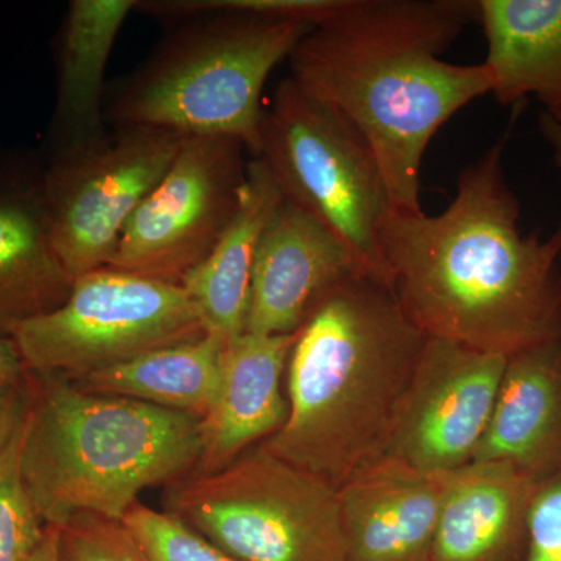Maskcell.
<instances>
[{"label": "cell", "instance_id": "obj_31", "mask_svg": "<svg viewBox=\"0 0 561 561\" xmlns=\"http://www.w3.org/2000/svg\"><path fill=\"white\" fill-rule=\"evenodd\" d=\"M560 262H561V254H560Z\"/></svg>", "mask_w": 561, "mask_h": 561}, {"label": "cell", "instance_id": "obj_14", "mask_svg": "<svg viewBox=\"0 0 561 561\" xmlns=\"http://www.w3.org/2000/svg\"><path fill=\"white\" fill-rule=\"evenodd\" d=\"M295 334L243 332L225 345L219 386L201 420V474L219 471L276 434L287 416L283 390Z\"/></svg>", "mask_w": 561, "mask_h": 561}, {"label": "cell", "instance_id": "obj_26", "mask_svg": "<svg viewBox=\"0 0 561 561\" xmlns=\"http://www.w3.org/2000/svg\"><path fill=\"white\" fill-rule=\"evenodd\" d=\"M31 397L21 386L0 389V454L14 442L24 426Z\"/></svg>", "mask_w": 561, "mask_h": 561}, {"label": "cell", "instance_id": "obj_21", "mask_svg": "<svg viewBox=\"0 0 561 561\" xmlns=\"http://www.w3.org/2000/svg\"><path fill=\"white\" fill-rule=\"evenodd\" d=\"M227 342L214 334L140 354L72 381L81 390L149 402L203 419L219 386Z\"/></svg>", "mask_w": 561, "mask_h": 561}, {"label": "cell", "instance_id": "obj_9", "mask_svg": "<svg viewBox=\"0 0 561 561\" xmlns=\"http://www.w3.org/2000/svg\"><path fill=\"white\" fill-rule=\"evenodd\" d=\"M186 136L116 127L55 150L43 169L51 243L76 279L106 267L128 221L160 183Z\"/></svg>", "mask_w": 561, "mask_h": 561}, {"label": "cell", "instance_id": "obj_24", "mask_svg": "<svg viewBox=\"0 0 561 561\" xmlns=\"http://www.w3.org/2000/svg\"><path fill=\"white\" fill-rule=\"evenodd\" d=\"M60 561H147L122 522L80 515L58 527Z\"/></svg>", "mask_w": 561, "mask_h": 561}, {"label": "cell", "instance_id": "obj_17", "mask_svg": "<svg viewBox=\"0 0 561 561\" xmlns=\"http://www.w3.org/2000/svg\"><path fill=\"white\" fill-rule=\"evenodd\" d=\"M472 461H501L535 481L561 467V341L507 359Z\"/></svg>", "mask_w": 561, "mask_h": 561}, {"label": "cell", "instance_id": "obj_3", "mask_svg": "<svg viewBox=\"0 0 561 561\" xmlns=\"http://www.w3.org/2000/svg\"><path fill=\"white\" fill-rule=\"evenodd\" d=\"M426 341L389 287L367 276L343 280L295 335L286 421L262 448L342 489L386 456Z\"/></svg>", "mask_w": 561, "mask_h": 561}, {"label": "cell", "instance_id": "obj_29", "mask_svg": "<svg viewBox=\"0 0 561 561\" xmlns=\"http://www.w3.org/2000/svg\"><path fill=\"white\" fill-rule=\"evenodd\" d=\"M31 561H60L57 527H47L46 535H44L39 548L33 553Z\"/></svg>", "mask_w": 561, "mask_h": 561}, {"label": "cell", "instance_id": "obj_15", "mask_svg": "<svg viewBox=\"0 0 561 561\" xmlns=\"http://www.w3.org/2000/svg\"><path fill=\"white\" fill-rule=\"evenodd\" d=\"M72 283L51 243L43 169L0 165V337L61 306Z\"/></svg>", "mask_w": 561, "mask_h": 561}, {"label": "cell", "instance_id": "obj_18", "mask_svg": "<svg viewBox=\"0 0 561 561\" xmlns=\"http://www.w3.org/2000/svg\"><path fill=\"white\" fill-rule=\"evenodd\" d=\"M267 162L253 157L247 164L238 213L209 256L181 286L208 334L230 342L245 332L251 278L262 238L283 203Z\"/></svg>", "mask_w": 561, "mask_h": 561}, {"label": "cell", "instance_id": "obj_23", "mask_svg": "<svg viewBox=\"0 0 561 561\" xmlns=\"http://www.w3.org/2000/svg\"><path fill=\"white\" fill-rule=\"evenodd\" d=\"M147 561H242L168 512L138 504L122 519Z\"/></svg>", "mask_w": 561, "mask_h": 561}, {"label": "cell", "instance_id": "obj_28", "mask_svg": "<svg viewBox=\"0 0 561 561\" xmlns=\"http://www.w3.org/2000/svg\"><path fill=\"white\" fill-rule=\"evenodd\" d=\"M540 131L542 138L552 149V157L556 164L561 169V119L552 116L548 111H542L540 116ZM551 241L561 250V221Z\"/></svg>", "mask_w": 561, "mask_h": 561}, {"label": "cell", "instance_id": "obj_8", "mask_svg": "<svg viewBox=\"0 0 561 561\" xmlns=\"http://www.w3.org/2000/svg\"><path fill=\"white\" fill-rule=\"evenodd\" d=\"M205 334L183 286L113 267L77 276L61 306L10 331L27 371L68 381Z\"/></svg>", "mask_w": 561, "mask_h": 561}, {"label": "cell", "instance_id": "obj_7", "mask_svg": "<svg viewBox=\"0 0 561 561\" xmlns=\"http://www.w3.org/2000/svg\"><path fill=\"white\" fill-rule=\"evenodd\" d=\"M256 157L287 202L330 231L367 278L390 289L379 243L389 194L371 150L350 124L287 77L264 108Z\"/></svg>", "mask_w": 561, "mask_h": 561}, {"label": "cell", "instance_id": "obj_4", "mask_svg": "<svg viewBox=\"0 0 561 561\" xmlns=\"http://www.w3.org/2000/svg\"><path fill=\"white\" fill-rule=\"evenodd\" d=\"M21 431L20 465L41 522L80 515L122 522L153 486L197 471L201 419L149 402L41 378Z\"/></svg>", "mask_w": 561, "mask_h": 561}, {"label": "cell", "instance_id": "obj_10", "mask_svg": "<svg viewBox=\"0 0 561 561\" xmlns=\"http://www.w3.org/2000/svg\"><path fill=\"white\" fill-rule=\"evenodd\" d=\"M243 150L241 140L228 136H186L106 267L181 286L238 213L249 164Z\"/></svg>", "mask_w": 561, "mask_h": 561}, {"label": "cell", "instance_id": "obj_25", "mask_svg": "<svg viewBox=\"0 0 561 561\" xmlns=\"http://www.w3.org/2000/svg\"><path fill=\"white\" fill-rule=\"evenodd\" d=\"M519 561H561V467L535 486Z\"/></svg>", "mask_w": 561, "mask_h": 561}, {"label": "cell", "instance_id": "obj_13", "mask_svg": "<svg viewBox=\"0 0 561 561\" xmlns=\"http://www.w3.org/2000/svg\"><path fill=\"white\" fill-rule=\"evenodd\" d=\"M449 474L383 456L337 490L346 561H430Z\"/></svg>", "mask_w": 561, "mask_h": 561}, {"label": "cell", "instance_id": "obj_22", "mask_svg": "<svg viewBox=\"0 0 561 561\" xmlns=\"http://www.w3.org/2000/svg\"><path fill=\"white\" fill-rule=\"evenodd\" d=\"M20 442L21 432L0 454V561H31L47 530L22 479Z\"/></svg>", "mask_w": 561, "mask_h": 561}, {"label": "cell", "instance_id": "obj_12", "mask_svg": "<svg viewBox=\"0 0 561 561\" xmlns=\"http://www.w3.org/2000/svg\"><path fill=\"white\" fill-rule=\"evenodd\" d=\"M353 276H365L330 231L283 198L262 238L245 332L295 334L317 302Z\"/></svg>", "mask_w": 561, "mask_h": 561}, {"label": "cell", "instance_id": "obj_16", "mask_svg": "<svg viewBox=\"0 0 561 561\" xmlns=\"http://www.w3.org/2000/svg\"><path fill=\"white\" fill-rule=\"evenodd\" d=\"M537 482L501 461L451 472L430 561H519Z\"/></svg>", "mask_w": 561, "mask_h": 561}, {"label": "cell", "instance_id": "obj_1", "mask_svg": "<svg viewBox=\"0 0 561 561\" xmlns=\"http://www.w3.org/2000/svg\"><path fill=\"white\" fill-rule=\"evenodd\" d=\"M504 144L460 173L438 216L387 210L379 243L390 291L424 337L508 359L561 341V250L519 230Z\"/></svg>", "mask_w": 561, "mask_h": 561}, {"label": "cell", "instance_id": "obj_5", "mask_svg": "<svg viewBox=\"0 0 561 561\" xmlns=\"http://www.w3.org/2000/svg\"><path fill=\"white\" fill-rule=\"evenodd\" d=\"M183 22L121 84L106 119L181 136H228L256 157L265 81L312 25L238 11Z\"/></svg>", "mask_w": 561, "mask_h": 561}, {"label": "cell", "instance_id": "obj_30", "mask_svg": "<svg viewBox=\"0 0 561 561\" xmlns=\"http://www.w3.org/2000/svg\"><path fill=\"white\" fill-rule=\"evenodd\" d=\"M552 116H553V114H552ZM556 117H559V119H561V116H556Z\"/></svg>", "mask_w": 561, "mask_h": 561}, {"label": "cell", "instance_id": "obj_27", "mask_svg": "<svg viewBox=\"0 0 561 561\" xmlns=\"http://www.w3.org/2000/svg\"><path fill=\"white\" fill-rule=\"evenodd\" d=\"M27 375L13 339L0 337V389L21 386Z\"/></svg>", "mask_w": 561, "mask_h": 561}, {"label": "cell", "instance_id": "obj_6", "mask_svg": "<svg viewBox=\"0 0 561 561\" xmlns=\"http://www.w3.org/2000/svg\"><path fill=\"white\" fill-rule=\"evenodd\" d=\"M165 505L242 561H346L337 490L261 445L173 483Z\"/></svg>", "mask_w": 561, "mask_h": 561}, {"label": "cell", "instance_id": "obj_2", "mask_svg": "<svg viewBox=\"0 0 561 561\" xmlns=\"http://www.w3.org/2000/svg\"><path fill=\"white\" fill-rule=\"evenodd\" d=\"M474 18L478 3L465 0H351L290 54V79L371 150L391 208L423 210L421 164L432 138L490 94L483 62L442 58Z\"/></svg>", "mask_w": 561, "mask_h": 561}, {"label": "cell", "instance_id": "obj_19", "mask_svg": "<svg viewBox=\"0 0 561 561\" xmlns=\"http://www.w3.org/2000/svg\"><path fill=\"white\" fill-rule=\"evenodd\" d=\"M490 94L502 105L534 95L561 116V0H479Z\"/></svg>", "mask_w": 561, "mask_h": 561}, {"label": "cell", "instance_id": "obj_11", "mask_svg": "<svg viewBox=\"0 0 561 561\" xmlns=\"http://www.w3.org/2000/svg\"><path fill=\"white\" fill-rule=\"evenodd\" d=\"M507 357L427 339L394 420L386 456L427 474L474 460Z\"/></svg>", "mask_w": 561, "mask_h": 561}, {"label": "cell", "instance_id": "obj_20", "mask_svg": "<svg viewBox=\"0 0 561 561\" xmlns=\"http://www.w3.org/2000/svg\"><path fill=\"white\" fill-rule=\"evenodd\" d=\"M135 0H73L58 44L57 103L51 135L55 150L102 135L105 72L114 43Z\"/></svg>", "mask_w": 561, "mask_h": 561}]
</instances>
